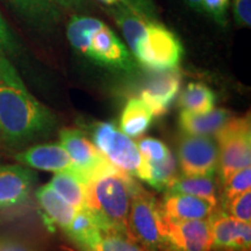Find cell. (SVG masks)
Returning <instances> with one entry per match:
<instances>
[{"label":"cell","mask_w":251,"mask_h":251,"mask_svg":"<svg viewBox=\"0 0 251 251\" xmlns=\"http://www.w3.org/2000/svg\"><path fill=\"white\" fill-rule=\"evenodd\" d=\"M21 164L37 170L58 172H74V163L61 144H37L15 155Z\"/></svg>","instance_id":"5bb4252c"},{"label":"cell","mask_w":251,"mask_h":251,"mask_svg":"<svg viewBox=\"0 0 251 251\" xmlns=\"http://www.w3.org/2000/svg\"><path fill=\"white\" fill-rule=\"evenodd\" d=\"M230 118V112L225 108H213L207 113H193L181 109L179 124L185 134L209 136L218 133Z\"/></svg>","instance_id":"e0dca14e"},{"label":"cell","mask_w":251,"mask_h":251,"mask_svg":"<svg viewBox=\"0 0 251 251\" xmlns=\"http://www.w3.org/2000/svg\"><path fill=\"white\" fill-rule=\"evenodd\" d=\"M87 251H149L129 235L117 230H103L97 242Z\"/></svg>","instance_id":"d4e9b609"},{"label":"cell","mask_w":251,"mask_h":251,"mask_svg":"<svg viewBox=\"0 0 251 251\" xmlns=\"http://www.w3.org/2000/svg\"><path fill=\"white\" fill-rule=\"evenodd\" d=\"M49 185L76 211L87 208L85 185L70 172L56 174Z\"/></svg>","instance_id":"603a6c76"},{"label":"cell","mask_w":251,"mask_h":251,"mask_svg":"<svg viewBox=\"0 0 251 251\" xmlns=\"http://www.w3.org/2000/svg\"><path fill=\"white\" fill-rule=\"evenodd\" d=\"M211 250L249 251L251 247L250 222L233 216L213 214L211 216Z\"/></svg>","instance_id":"4fadbf2b"},{"label":"cell","mask_w":251,"mask_h":251,"mask_svg":"<svg viewBox=\"0 0 251 251\" xmlns=\"http://www.w3.org/2000/svg\"><path fill=\"white\" fill-rule=\"evenodd\" d=\"M225 209L230 216L243 222L251 221V192L250 190L238 194L228 202L224 203Z\"/></svg>","instance_id":"83f0119b"},{"label":"cell","mask_w":251,"mask_h":251,"mask_svg":"<svg viewBox=\"0 0 251 251\" xmlns=\"http://www.w3.org/2000/svg\"><path fill=\"white\" fill-rule=\"evenodd\" d=\"M176 171H177V162L171 153L168 158L161 162H150L142 158L136 177L148 183L156 190L163 191L176 177Z\"/></svg>","instance_id":"44dd1931"},{"label":"cell","mask_w":251,"mask_h":251,"mask_svg":"<svg viewBox=\"0 0 251 251\" xmlns=\"http://www.w3.org/2000/svg\"><path fill=\"white\" fill-rule=\"evenodd\" d=\"M137 148H139L141 157L150 162L164 161L172 153L164 142L152 139V137L140 140V142L137 143Z\"/></svg>","instance_id":"4316f807"},{"label":"cell","mask_w":251,"mask_h":251,"mask_svg":"<svg viewBox=\"0 0 251 251\" xmlns=\"http://www.w3.org/2000/svg\"><path fill=\"white\" fill-rule=\"evenodd\" d=\"M211 218L180 220L163 215V242L158 251H209Z\"/></svg>","instance_id":"9c48e42d"},{"label":"cell","mask_w":251,"mask_h":251,"mask_svg":"<svg viewBox=\"0 0 251 251\" xmlns=\"http://www.w3.org/2000/svg\"><path fill=\"white\" fill-rule=\"evenodd\" d=\"M181 87V75L178 68L155 72L141 92V99L146 102L155 117H162L177 98Z\"/></svg>","instance_id":"8fae6325"},{"label":"cell","mask_w":251,"mask_h":251,"mask_svg":"<svg viewBox=\"0 0 251 251\" xmlns=\"http://www.w3.org/2000/svg\"><path fill=\"white\" fill-rule=\"evenodd\" d=\"M65 234L74 241L80 251H87L97 242L101 227L89 208L77 211Z\"/></svg>","instance_id":"d6986e66"},{"label":"cell","mask_w":251,"mask_h":251,"mask_svg":"<svg viewBox=\"0 0 251 251\" xmlns=\"http://www.w3.org/2000/svg\"><path fill=\"white\" fill-rule=\"evenodd\" d=\"M17 49L15 40L12 35L11 30L5 23L4 18L0 14V54H6V52H13Z\"/></svg>","instance_id":"d6a6232c"},{"label":"cell","mask_w":251,"mask_h":251,"mask_svg":"<svg viewBox=\"0 0 251 251\" xmlns=\"http://www.w3.org/2000/svg\"><path fill=\"white\" fill-rule=\"evenodd\" d=\"M184 176H215L219 168V149L209 136L185 134L178 147Z\"/></svg>","instance_id":"30bf717a"},{"label":"cell","mask_w":251,"mask_h":251,"mask_svg":"<svg viewBox=\"0 0 251 251\" xmlns=\"http://www.w3.org/2000/svg\"><path fill=\"white\" fill-rule=\"evenodd\" d=\"M215 93L202 83H190L180 94L179 105L185 111L207 113L214 108Z\"/></svg>","instance_id":"cb8c5ba5"},{"label":"cell","mask_w":251,"mask_h":251,"mask_svg":"<svg viewBox=\"0 0 251 251\" xmlns=\"http://www.w3.org/2000/svg\"><path fill=\"white\" fill-rule=\"evenodd\" d=\"M54 127L50 109L28 91L14 65L0 54V140L20 147L46 136Z\"/></svg>","instance_id":"6da1fadb"},{"label":"cell","mask_w":251,"mask_h":251,"mask_svg":"<svg viewBox=\"0 0 251 251\" xmlns=\"http://www.w3.org/2000/svg\"><path fill=\"white\" fill-rule=\"evenodd\" d=\"M36 178L35 172L26 166L0 164V211L26 202Z\"/></svg>","instance_id":"7c38bea8"},{"label":"cell","mask_w":251,"mask_h":251,"mask_svg":"<svg viewBox=\"0 0 251 251\" xmlns=\"http://www.w3.org/2000/svg\"><path fill=\"white\" fill-rule=\"evenodd\" d=\"M109 14L120 28L137 64L153 72L179 67L183 46L174 31L137 14L125 4L111 8Z\"/></svg>","instance_id":"7a4b0ae2"},{"label":"cell","mask_w":251,"mask_h":251,"mask_svg":"<svg viewBox=\"0 0 251 251\" xmlns=\"http://www.w3.org/2000/svg\"><path fill=\"white\" fill-rule=\"evenodd\" d=\"M58 7H63L68 11H80L89 4V0H51Z\"/></svg>","instance_id":"836d02e7"},{"label":"cell","mask_w":251,"mask_h":251,"mask_svg":"<svg viewBox=\"0 0 251 251\" xmlns=\"http://www.w3.org/2000/svg\"><path fill=\"white\" fill-rule=\"evenodd\" d=\"M92 141L96 148L115 168L130 176H136L142 162L137 144L115 128L112 122H99L94 125Z\"/></svg>","instance_id":"ba28073f"},{"label":"cell","mask_w":251,"mask_h":251,"mask_svg":"<svg viewBox=\"0 0 251 251\" xmlns=\"http://www.w3.org/2000/svg\"><path fill=\"white\" fill-rule=\"evenodd\" d=\"M229 5H230V0H201L202 13H206L222 27L227 25Z\"/></svg>","instance_id":"f1b7e54d"},{"label":"cell","mask_w":251,"mask_h":251,"mask_svg":"<svg viewBox=\"0 0 251 251\" xmlns=\"http://www.w3.org/2000/svg\"><path fill=\"white\" fill-rule=\"evenodd\" d=\"M35 196L47 227L50 230L58 227L65 233L76 214V209L65 201L49 184L41 186Z\"/></svg>","instance_id":"9a60e30c"},{"label":"cell","mask_w":251,"mask_h":251,"mask_svg":"<svg viewBox=\"0 0 251 251\" xmlns=\"http://www.w3.org/2000/svg\"><path fill=\"white\" fill-rule=\"evenodd\" d=\"M0 251H35V249L21 238L0 235Z\"/></svg>","instance_id":"1f68e13d"},{"label":"cell","mask_w":251,"mask_h":251,"mask_svg":"<svg viewBox=\"0 0 251 251\" xmlns=\"http://www.w3.org/2000/svg\"><path fill=\"white\" fill-rule=\"evenodd\" d=\"M100 1L103 2L105 5H108V6H114V5L121 4V0H100Z\"/></svg>","instance_id":"d590c367"},{"label":"cell","mask_w":251,"mask_h":251,"mask_svg":"<svg viewBox=\"0 0 251 251\" xmlns=\"http://www.w3.org/2000/svg\"><path fill=\"white\" fill-rule=\"evenodd\" d=\"M59 140L74 163L72 175L84 185L102 176L122 172L96 148L81 130L64 128L59 133Z\"/></svg>","instance_id":"8992f818"},{"label":"cell","mask_w":251,"mask_h":251,"mask_svg":"<svg viewBox=\"0 0 251 251\" xmlns=\"http://www.w3.org/2000/svg\"><path fill=\"white\" fill-rule=\"evenodd\" d=\"M225 191H224V203L228 202L238 194L250 190L251 186V168H247L237 170L226 178Z\"/></svg>","instance_id":"484cf974"},{"label":"cell","mask_w":251,"mask_h":251,"mask_svg":"<svg viewBox=\"0 0 251 251\" xmlns=\"http://www.w3.org/2000/svg\"><path fill=\"white\" fill-rule=\"evenodd\" d=\"M121 4L128 6L144 18L156 20V7L152 0H121Z\"/></svg>","instance_id":"4dcf8cb0"},{"label":"cell","mask_w":251,"mask_h":251,"mask_svg":"<svg viewBox=\"0 0 251 251\" xmlns=\"http://www.w3.org/2000/svg\"><path fill=\"white\" fill-rule=\"evenodd\" d=\"M219 144V166L221 176L228 178L233 172L251 164V130L249 117L230 118L216 133Z\"/></svg>","instance_id":"52a82bcc"},{"label":"cell","mask_w":251,"mask_h":251,"mask_svg":"<svg viewBox=\"0 0 251 251\" xmlns=\"http://www.w3.org/2000/svg\"><path fill=\"white\" fill-rule=\"evenodd\" d=\"M152 117L151 111L142 99H130L121 113V131L129 137H139L149 129Z\"/></svg>","instance_id":"ffe728a7"},{"label":"cell","mask_w":251,"mask_h":251,"mask_svg":"<svg viewBox=\"0 0 251 251\" xmlns=\"http://www.w3.org/2000/svg\"><path fill=\"white\" fill-rule=\"evenodd\" d=\"M136 181L125 172L106 175L85 185L87 208L103 230L128 235L130 199Z\"/></svg>","instance_id":"277c9868"},{"label":"cell","mask_w":251,"mask_h":251,"mask_svg":"<svg viewBox=\"0 0 251 251\" xmlns=\"http://www.w3.org/2000/svg\"><path fill=\"white\" fill-rule=\"evenodd\" d=\"M216 206L209 200L190 194H166L162 208L166 215L174 219L201 220L211 218Z\"/></svg>","instance_id":"2e32d148"},{"label":"cell","mask_w":251,"mask_h":251,"mask_svg":"<svg viewBox=\"0 0 251 251\" xmlns=\"http://www.w3.org/2000/svg\"><path fill=\"white\" fill-rule=\"evenodd\" d=\"M185 4L190 6L191 8H193L194 11L201 12L202 13V6H201V0H183Z\"/></svg>","instance_id":"e575fe53"},{"label":"cell","mask_w":251,"mask_h":251,"mask_svg":"<svg viewBox=\"0 0 251 251\" xmlns=\"http://www.w3.org/2000/svg\"><path fill=\"white\" fill-rule=\"evenodd\" d=\"M15 8L31 23L52 26L58 21L59 12L51 0H9Z\"/></svg>","instance_id":"7402d4cb"},{"label":"cell","mask_w":251,"mask_h":251,"mask_svg":"<svg viewBox=\"0 0 251 251\" xmlns=\"http://www.w3.org/2000/svg\"><path fill=\"white\" fill-rule=\"evenodd\" d=\"M166 194H190L203 198L218 205V184L215 176L175 177L165 188Z\"/></svg>","instance_id":"ac0fdd59"},{"label":"cell","mask_w":251,"mask_h":251,"mask_svg":"<svg viewBox=\"0 0 251 251\" xmlns=\"http://www.w3.org/2000/svg\"><path fill=\"white\" fill-rule=\"evenodd\" d=\"M233 13L236 24L243 27H250L251 0H233Z\"/></svg>","instance_id":"f546056e"},{"label":"cell","mask_w":251,"mask_h":251,"mask_svg":"<svg viewBox=\"0 0 251 251\" xmlns=\"http://www.w3.org/2000/svg\"><path fill=\"white\" fill-rule=\"evenodd\" d=\"M67 37L72 48L90 61L115 71H136L137 62L128 47L103 21L76 14L69 21Z\"/></svg>","instance_id":"3957f363"},{"label":"cell","mask_w":251,"mask_h":251,"mask_svg":"<svg viewBox=\"0 0 251 251\" xmlns=\"http://www.w3.org/2000/svg\"><path fill=\"white\" fill-rule=\"evenodd\" d=\"M162 205L139 184H135L128 214V235L149 251H158L163 242Z\"/></svg>","instance_id":"5b68a950"}]
</instances>
